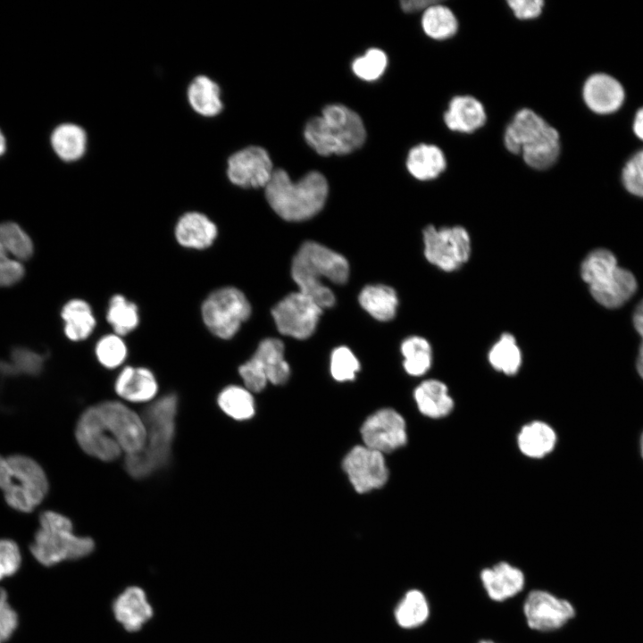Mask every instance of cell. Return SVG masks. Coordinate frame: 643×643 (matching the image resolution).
<instances>
[{
    "label": "cell",
    "mask_w": 643,
    "mask_h": 643,
    "mask_svg": "<svg viewBox=\"0 0 643 643\" xmlns=\"http://www.w3.org/2000/svg\"><path fill=\"white\" fill-rule=\"evenodd\" d=\"M76 438L89 455L112 461L121 452H138L146 439V427L136 413L119 402H104L80 416Z\"/></svg>",
    "instance_id": "6da1fadb"
},
{
    "label": "cell",
    "mask_w": 643,
    "mask_h": 643,
    "mask_svg": "<svg viewBox=\"0 0 643 643\" xmlns=\"http://www.w3.org/2000/svg\"><path fill=\"white\" fill-rule=\"evenodd\" d=\"M291 275L298 291L313 299L322 309L335 304L332 290L322 278L344 284L349 276V264L340 254L313 241L305 242L293 258Z\"/></svg>",
    "instance_id": "7a4b0ae2"
},
{
    "label": "cell",
    "mask_w": 643,
    "mask_h": 643,
    "mask_svg": "<svg viewBox=\"0 0 643 643\" xmlns=\"http://www.w3.org/2000/svg\"><path fill=\"white\" fill-rule=\"evenodd\" d=\"M176 413L177 397L173 394L161 397L145 411L144 446L138 452L127 455L125 460L129 475L144 478L166 464L174 438Z\"/></svg>",
    "instance_id": "3957f363"
},
{
    "label": "cell",
    "mask_w": 643,
    "mask_h": 643,
    "mask_svg": "<svg viewBox=\"0 0 643 643\" xmlns=\"http://www.w3.org/2000/svg\"><path fill=\"white\" fill-rule=\"evenodd\" d=\"M328 190L325 177L318 171H311L293 182L284 170L279 169L273 171L265 187V196L271 207L282 219L300 221L322 209Z\"/></svg>",
    "instance_id": "277c9868"
},
{
    "label": "cell",
    "mask_w": 643,
    "mask_h": 643,
    "mask_svg": "<svg viewBox=\"0 0 643 643\" xmlns=\"http://www.w3.org/2000/svg\"><path fill=\"white\" fill-rule=\"evenodd\" d=\"M504 144L510 153L522 154L526 164L536 170L551 167L560 153L558 131L528 108L514 114L505 129Z\"/></svg>",
    "instance_id": "5b68a950"
},
{
    "label": "cell",
    "mask_w": 643,
    "mask_h": 643,
    "mask_svg": "<svg viewBox=\"0 0 643 643\" xmlns=\"http://www.w3.org/2000/svg\"><path fill=\"white\" fill-rule=\"evenodd\" d=\"M309 146L321 155L346 154L359 148L366 131L361 117L343 104H330L305 128Z\"/></svg>",
    "instance_id": "8992f818"
},
{
    "label": "cell",
    "mask_w": 643,
    "mask_h": 643,
    "mask_svg": "<svg viewBox=\"0 0 643 643\" xmlns=\"http://www.w3.org/2000/svg\"><path fill=\"white\" fill-rule=\"evenodd\" d=\"M96 547L92 538L74 534L71 521L56 512L46 511L30 545L36 560L53 566L63 561H76L90 555Z\"/></svg>",
    "instance_id": "52a82bcc"
},
{
    "label": "cell",
    "mask_w": 643,
    "mask_h": 643,
    "mask_svg": "<svg viewBox=\"0 0 643 643\" xmlns=\"http://www.w3.org/2000/svg\"><path fill=\"white\" fill-rule=\"evenodd\" d=\"M580 274L594 299L606 308L622 306L637 289L633 274L620 267L607 249L590 252L581 263Z\"/></svg>",
    "instance_id": "ba28073f"
},
{
    "label": "cell",
    "mask_w": 643,
    "mask_h": 643,
    "mask_svg": "<svg viewBox=\"0 0 643 643\" xmlns=\"http://www.w3.org/2000/svg\"><path fill=\"white\" fill-rule=\"evenodd\" d=\"M0 489L11 507L29 513L44 499L48 482L33 459L21 455L0 456Z\"/></svg>",
    "instance_id": "9c48e42d"
},
{
    "label": "cell",
    "mask_w": 643,
    "mask_h": 643,
    "mask_svg": "<svg viewBox=\"0 0 643 643\" xmlns=\"http://www.w3.org/2000/svg\"><path fill=\"white\" fill-rule=\"evenodd\" d=\"M251 314V305L238 288L225 286L213 289L200 306L202 322L207 330L221 339H230Z\"/></svg>",
    "instance_id": "30bf717a"
},
{
    "label": "cell",
    "mask_w": 643,
    "mask_h": 643,
    "mask_svg": "<svg viewBox=\"0 0 643 643\" xmlns=\"http://www.w3.org/2000/svg\"><path fill=\"white\" fill-rule=\"evenodd\" d=\"M246 388L250 392L262 391L267 382L282 385L290 375V368L284 359V345L278 338H265L253 356L238 368Z\"/></svg>",
    "instance_id": "8fae6325"
},
{
    "label": "cell",
    "mask_w": 643,
    "mask_h": 643,
    "mask_svg": "<svg viewBox=\"0 0 643 643\" xmlns=\"http://www.w3.org/2000/svg\"><path fill=\"white\" fill-rule=\"evenodd\" d=\"M424 255L428 262L444 271H454L471 255V238L462 226L428 225L423 230Z\"/></svg>",
    "instance_id": "7c38bea8"
},
{
    "label": "cell",
    "mask_w": 643,
    "mask_h": 643,
    "mask_svg": "<svg viewBox=\"0 0 643 643\" xmlns=\"http://www.w3.org/2000/svg\"><path fill=\"white\" fill-rule=\"evenodd\" d=\"M522 615L529 629L550 633L564 628L576 615L573 605L545 589H532L524 597Z\"/></svg>",
    "instance_id": "4fadbf2b"
},
{
    "label": "cell",
    "mask_w": 643,
    "mask_h": 643,
    "mask_svg": "<svg viewBox=\"0 0 643 643\" xmlns=\"http://www.w3.org/2000/svg\"><path fill=\"white\" fill-rule=\"evenodd\" d=\"M322 313V308L300 291L287 295L271 310L277 330L297 339L314 332Z\"/></svg>",
    "instance_id": "5bb4252c"
},
{
    "label": "cell",
    "mask_w": 643,
    "mask_h": 643,
    "mask_svg": "<svg viewBox=\"0 0 643 643\" xmlns=\"http://www.w3.org/2000/svg\"><path fill=\"white\" fill-rule=\"evenodd\" d=\"M226 176L230 182L243 188H265L273 173L266 150L249 146L231 154L226 161Z\"/></svg>",
    "instance_id": "9a60e30c"
},
{
    "label": "cell",
    "mask_w": 643,
    "mask_h": 643,
    "mask_svg": "<svg viewBox=\"0 0 643 643\" xmlns=\"http://www.w3.org/2000/svg\"><path fill=\"white\" fill-rule=\"evenodd\" d=\"M361 435L365 447L382 454L397 450L407 442L405 421L391 408L370 415L361 428Z\"/></svg>",
    "instance_id": "2e32d148"
},
{
    "label": "cell",
    "mask_w": 643,
    "mask_h": 643,
    "mask_svg": "<svg viewBox=\"0 0 643 643\" xmlns=\"http://www.w3.org/2000/svg\"><path fill=\"white\" fill-rule=\"evenodd\" d=\"M343 469L358 493L380 489L388 479L383 454L365 446H356L349 451L343 460Z\"/></svg>",
    "instance_id": "e0dca14e"
},
{
    "label": "cell",
    "mask_w": 643,
    "mask_h": 643,
    "mask_svg": "<svg viewBox=\"0 0 643 643\" xmlns=\"http://www.w3.org/2000/svg\"><path fill=\"white\" fill-rule=\"evenodd\" d=\"M115 622L127 633H138L153 619L154 609L145 589L132 584L125 587L112 601Z\"/></svg>",
    "instance_id": "ac0fdd59"
},
{
    "label": "cell",
    "mask_w": 643,
    "mask_h": 643,
    "mask_svg": "<svg viewBox=\"0 0 643 643\" xmlns=\"http://www.w3.org/2000/svg\"><path fill=\"white\" fill-rule=\"evenodd\" d=\"M479 580L488 598L496 603L514 598L526 587V575L522 569L505 560L480 569Z\"/></svg>",
    "instance_id": "d6986e66"
},
{
    "label": "cell",
    "mask_w": 643,
    "mask_h": 643,
    "mask_svg": "<svg viewBox=\"0 0 643 643\" xmlns=\"http://www.w3.org/2000/svg\"><path fill=\"white\" fill-rule=\"evenodd\" d=\"M218 233L216 223L205 213L198 210L184 212L173 228V236L178 245L189 250H206L213 245Z\"/></svg>",
    "instance_id": "ffe728a7"
},
{
    "label": "cell",
    "mask_w": 643,
    "mask_h": 643,
    "mask_svg": "<svg viewBox=\"0 0 643 643\" xmlns=\"http://www.w3.org/2000/svg\"><path fill=\"white\" fill-rule=\"evenodd\" d=\"M582 96L592 112L609 114L622 107L625 99V91L622 85L613 76L595 73L586 79Z\"/></svg>",
    "instance_id": "44dd1931"
},
{
    "label": "cell",
    "mask_w": 643,
    "mask_h": 643,
    "mask_svg": "<svg viewBox=\"0 0 643 643\" xmlns=\"http://www.w3.org/2000/svg\"><path fill=\"white\" fill-rule=\"evenodd\" d=\"M185 97L191 112L202 119L217 118L224 110L220 83L205 73L191 79L186 88Z\"/></svg>",
    "instance_id": "7402d4cb"
},
{
    "label": "cell",
    "mask_w": 643,
    "mask_h": 643,
    "mask_svg": "<svg viewBox=\"0 0 643 643\" xmlns=\"http://www.w3.org/2000/svg\"><path fill=\"white\" fill-rule=\"evenodd\" d=\"M50 143L57 157L64 163H77L83 160L88 152L89 136L81 124L63 122L51 133Z\"/></svg>",
    "instance_id": "603a6c76"
},
{
    "label": "cell",
    "mask_w": 643,
    "mask_h": 643,
    "mask_svg": "<svg viewBox=\"0 0 643 643\" xmlns=\"http://www.w3.org/2000/svg\"><path fill=\"white\" fill-rule=\"evenodd\" d=\"M487 120L482 104L471 96H456L451 99L444 113L447 127L454 131L472 133L482 127Z\"/></svg>",
    "instance_id": "cb8c5ba5"
},
{
    "label": "cell",
    "mask_w": 643,
    "mask_h": 643,
    "mask_svg": "<svg viewBox=\"0 0 643 643\" xmlns=\"http://www.w3.org/2000/svg\"><path fill=\"white\" fill-rule=\"evenodd\" d=\"M61 317L66 338L74 342L88 339L94 333L97 324L91 305L82 298L67 301L62 308Z\"/></svg>",
    "instance_id": "d4e9b609"
},
{
    "label": "cell",
    "mask_w": 643,
    "mask_h": 643,
    "mask_svg": "<svg viewBox=\"0 0 643 643\" xmlns=\"http://www.w3.org/2000/svg\"><path fill=\"white\" fill-rule=\"evenodd\" d=\"M158 386L154 373L146 367L126 366L115 381V391L124 399L144 402L153 398Z\"/></svg>",
    "instance_id": "484cf974"
},
{
    "label": "cell",
    "mask_w": 643,
    "mask_h": 643,
    "mask_svg": "<svg viewBox=\"0 0 643 643\" xmlns=\"http://www.w3.org/2000/svg\"><path fill=\"white\" fill-rule=\"evenodd\" d=\"M413 396L421 413L431 419L443 418L454 408V400L447 385L436 379L420 383Z\"/></svg>",
    "instance_id": "4316f807"
},
{
    "label": "cell",
    "mask_w": 643,
    "mask_h": 643,
    "mask_svg": "<svg viewBox=\"0 0 643 643\" xmlns=\"http://www.w3.org/2000/svg\"><path fill=\"white\" fill-rule=\"evenodd\" d=\"M556 433L547 423L534 421L524 425L517 436L519 450L530 458H542L555 447Z\"/></svg>",
    "instance_id": "83f0119b"
},
{
    "label": "cell",
    "mask_w": 643,
    "mask_h": 643,
    "mask_svg": "<svg viewBox=\"0 0 643 643\" xmlns=\"http://www.w3.org/2000/svg\"><path fill=\"white\" fill-rule=\"evenodd\" d=\"M430 616V605L425 593L419 589H408L394 609L397 624L405 630L424 625Z\"/></svg>",
    "instance_id": "f1b7e54d"
},
{
    "label": "cell",
    "mask_w": 643,
    "mask_h": 643,
    "mask_svg": "<svg viewBox=\"0 0 643 643\" xmlns=\"http://www.w3.org/2000/svg\"><path fill=\"white\" fill-rule=\"evenodd\" d=\"M447 166L442 150L435 145L420 144L408 153L406 167L417 180H430L441 174Z\"/></svg>",
    "instance_id": "f546056e"
},
{
    "label": "cell",
    "mask_w": 643,
    "mask_h": 643,
    "mask_svg": "<svg viewBox=\"0 0 643 643\" xmlns=\"http://www.w3.org/2000/svg\"><path fill=\"white\" fill-rule=\"evenodd\" d=\"M358 299L361 306L378 321H390L397 313L398 297L388 286L368 285L362 289Z\"/></svg>",
    "instance_id": "4dcf8cb0"
},
{
    "label": "cell",
    "mask_w": 643,
    "mask_h": 643,
    "mask_svg": "<svg viewBox=\"0 0 643 643\" xmlns=\"http://www.w3.org/2000/svg\"><path fill=\"white\" fill-rule=\"evenodd\" d=\"M105 320L113 332L125 337L140 324L138 305L122 294H114L108 300Z\"/></svg>",
    "instance_id": "1f68e13d"
},
{
    "label": "cell",
    "mask_w": 643,
    "mask_h": 643,
    "mask_svg": "<svg viewBox=\"0 0 643 643\" xmlns=\"http://www.w3.org/2000/svg\"><path fill=\"white\" fill-rule=\"evenodd\" d=\"M489 362L497 372L514 375L522 363V351L514 335L505 332L495 342L489 352Z\"/></svg>",
    "instance_id": "d6a6232c"
},
{
    "label": "cell",
    "mask_w": 643,
    "mask_h": 643,
    "mask_svg": "<svg viewBox=\"0 0 643 643\" xmlns=\"http://www.w3.org/2000/svg\"><path fill=\"white\" fill-rule=\"evenodd\" d=\"M422 26L430 38L445 40L456 33L458 22L454 13L438 1L423 12Z\"/></svg>",
    "instance_id": "836d02e7"
},
{
    "label": "cell",
    "mask_w": 643,
    "mask_h": 643,
    "mask_svg": "<svg viewBox=\"0 0 643 643\" xmlns=\"http://www.w3.org/2000/svg\"><path fill=\"white\" fill-rule=\"evenodd\" d=\"M401 353L404 356V368L409 375L422 376L430 370L432 350L426 338L420 336L405 338L401 345Z\"/></svg>",
    "instance_id": "e575fe53"
},
{
    "label": "cell",
    "mask_w": 643,
    "mask_h": 643,
    "mask_svg": "<svg viewBox=\"0 0 643 643\" xmlns=\"http://www.w3.org/2000/svg\"><path fill=\"white\" fill-rule=\"evenodd\" d=\"M221 410L235 420H247L255 413V403L251 392L238 386L225 388L218 397Z\"/></svg>",
    "instance_id": "d590c367"
},
{
    "label": "cell",
    "mask_w": 643,
    "mask_h": 643,
    "mask_svg": "<svg viewBox=\"0 0 643 643\" xmlns=\"http://www.w3.org/2000/svg\"><path fill=\"white\" fill-rule=\"evenodd\" d=\"M114 332L102 335L95 345V355L101 365L114 369L121 365L128 356V346L123 338Z\"/></svg>",
    "instance_id": "8d00e7d4"
},
{
    "label": "cell",
    "mask_w": 643,
    "mask_h": 643,
    "mask_svg": "<svg viewBox=\"0 0 643 643\" xmlns=\"http://www.w3.org/2000/svg\"><path fill=\"white\" fill-rule=\"evenodd\" d=\"M0 243L21 263L32 255L33 244L30 238L14 222L0 223Z\"/></svg>",
    "instance_id": "74e56055"
},
{
    "label": "cell",
    "mask_w": 643,
    "mask_h": 643,
    "mask_svg": "<svg viewBox=\"0 0 643 643\" xmlns=\"http://www.w3.org/2000/svg\"><path fill=\"white\" fill-rule=\"evenodd\" d=\"M45 357L31 350L15 348L11 355V363L0 362V372L6 375L18 372L37 375L43 367Z\"/></svg>",
    "instance_id": "f35d334b"
},
{
    "label": "cell",
    "mask_w": 643,
    "mask_h": 643,
    "mask_svg": "<svg viewBox=\"0 0 643 643\" xmlns=\"http://www.w3.org/2000/svg\"><path fill=\"white\" fill-rule=\"evenodd\" d=\"M387 63L386 54L380 49L372 48L353 62L352 69L360 79L371 81L382 75Z\"/></svg>",
    "instance_id": "ab89813d"
},
{
    "label": "cell",
    "mask_w": 643,
    "mask_h": 643,
    "mask_svg": "<svg viewBox=\"0 0 643 643\" xmlns=\"http://www.w3.org/2000/svg\"><path fill=\"white\" fill-rule=\"evenodd\" d=\"M359 369L360 363L348 347H339L333 350L330 358V372L336 380H352Z\"/></svg>",
    "instance_id": "60d3db41"
},
{
    "label": "cell",
    "mask_w": 643,
    "mask_h": 643,
    "mask_svg": "<svg viewBox=\"0 0 643 643\" xmlns=\"http://www.w3.org/2000/svg\"><path fill=\"white\" fill-rule=\"evenodd\" d=\"M622 180L630 194L643 197V149L627 161L622 169Z\"/></svg>",
    "instance_id": "b9f144b4"
},
{
    "label": "cell",
    "mask_w": 643,
    "mask_h": 643,
    "mask_svg": "<svg viewBox=\"0 0 643 643\" xmlns=\"http://www.w3.org/2000/svg\"><path fill=\"white\" fill-rule=\"evenodd\" d=\"M21 564V555L17 544L11 539H0V580L13 575Z\"/></svg>",
    "instance_id": "7bdbcfd3"
},
{
    "label": "cell",
    "mask_w": 643,
    "mask_h": 643,
    "mask_svg": "<svg viewBox=\"0 0 643 643\" xmlns=\"http://www.w3.org/2000/svg\"><path fill=\"white\" fill-rule=\"evenodd\" d=\"M24 274L22 263L14 259L0 243V286H12Z\"/></svg>",
    "instance_id": "ee69618b"
},
{
    "label": "cell",
    "mask_w": 643,
    "mask_h": 643,
    "mask_svg": "<svg viewBox=\"0 0 643 643\" xmlns=\"http://www.w3.org/2000/svg\"><path fill=\"white\" fill-rule=\"evenodd\" d=\"M18 625V615L8 603L7 592L0 587V635L7 640Z\"/></svg>",
    "instance_id": "f6af8a7d"
},
{
    "label": "cell",
    "mask_w": 643,
    "mask_h": 643,
    "mask_svg": "<svg viewBox=\"0 0 643 643\" xmlns=\"http://www.w3.org/2000/svg\"><path fill=\"white\" fill-rule=\"evenodd\" d=\"M507 4L516 18L530 20L541 13L544 2L541 0H510Z\"/></svg>",
    "instance_id": "bcb514c9"
},
{
    "label": "cell",
    "mask_w": 643,
    "mask_h": 643,
    "mask_svg": "<svg viewBox=\"0 0 643 643\" xmlns=\"http://www.w3.org/2000/svg\"><path fill=\"white\" fill-rule=\"evenodd\" d=\"M633 323L636 330L638 331L642 339L637 360V369L639 375L643 379V300L638 305L634 312Z\"/></svg>",
    "instance_id": "7dc6e473"
},
{
    "label": "cell",
    "mask_w": 643,
    "mask_h": 643,
    "mask_svg": "<svg viewBox=\"0 0 643 643\" xmlns=\"http://www.w3.org/2000/svg\"><path fill=\"white\" fill-rule=\"evenodd\" d=\"M438 1H430V0H405L401 1V8L405 13H413V12H419V11H425L430 6L435 4Z\"/></svg>",
    "instance_id": "c3c4849f"
},
{
    "label": "cell",
    "mask_w": 643,
    "mask_h": 643,
    "mask_svg": "<svg viewBox=\"0 0 643 643\" xmlns=\"http://www.w3.org/2000/svg\"><path fill=\"white\" fill-rule=\"evenodd\" d=\"M632 129L634 134L643 141V107H640L635 114Z\"/></svg>",
    "instance_id": "681fc988"
},
{
    "label": "cell",
    "mask_w": 643,
    "mask_h": 643,
    "mask_svg": "<svg viewBox=\"0 0 643 643\" xmlns=\"http://www.w3.org/2000/svg\"><path fill=\"white\" fill-rule=\"evenodd\" d=\"M6 149V141L4 136L0 130V155H2Z\"/></svg>",
    "instance_id": "f907efd6"
},
{
    "label": "cell",
    "mask_w": 643,
    "mask_h": 643,
    "mask_svg": "<svg viewBox=\"0 0 643 643\" xmlns=\"http://www.w3.org/2000/svg\"><path fill=\"white\" fill-rule=\"evenodd\" d=\"M477 643H497V642L494 641L493 639H480Z\"/></svg>",
    "instance_id": "816d5d0a"
},
{
    "label": "cell",
    "mask_w": 643,
    "mask_h": 643,
    "mask_svg": "<svg viewBox=\"0 0 643 643\" xmlns=\"http://www.w3.org/2000/svg\"><path fill=\"white\" fill-rule=\"evenodd\" d=\"M640 449H641V455H642V457H643V434H642L641 439H640Z\"/></svg>",
    "instance_id": "f5cc1de1"
},
{
    "label": "cell",
    "mask_w": 643,
    "mask_h": 643,
    "mask_svg": "<svg viewBox=\"0 0 643 643\" xmlns=\"http://www.w3.org/2000/svg\"><path fill=\"white\" fill-rule=\"evenodd\" d=\"M4 641V639L0 635V643H3Z\"/></svg>",
    "instance_id": "db71d44e"
}]
</instances>
